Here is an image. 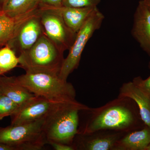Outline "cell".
I'll list each match as a JSON object with an SVG mask.
<instances>
[{
	"instance_id": "obj_1",
	"label": "cell",
	"mask_w": 150,
	"mask_h": 150,
	"mask_svg": "<svg viewBox=\"0 0 150 150\" xmlns=\"http://www.w3.org/2000/svg\"><path fill=\"white\" fill-rule=\"evenodd\" d=\"M77 134H87L100 130L129 132L143 129L145 123L134 100L118 96L98 108L88 107L79 112Z\"/></svg>"
},
{
	"instance_id": "obj_2",
	"label": "cell",
	"mask_w": 150,
	"mask_h": 150,
	"mask_svg": "<svg viewBox=\"0 0 150 150\" xmlns=\"http://www.w3.org/2000/svg\"><path fill=\"white\" fill-rule=\"evenodd\" d=\"M16 77L20 84L36 96L59 102H74L76 92L71 83L62 80L59 73L40 70H28Z\"/></svg>"
},
{
	"instance_id": "obj_3",
	"label": "cell",
	"mask_w": 150,
	"mask_h": 150,
	"mask_svg": "<svg viewBox=\"0 0 150 150\" xmlns=\"http://www.w3.org/2000/svg\"><path fill=\"white\" fill-rule=\"evenodd\" d=\"M88 107L78 101L71 103L46 118L43 132L47 144L53 142L72 145L78 134L80 111Z\"/></svg>"
},
{
	"instance_id": "obj_4",
	"label": "cell",
	"mask_w": 150,
	"mask_h": 150,
	"mask_svg": "<svg viewBox=\"0 0 150 150\" xmlns=\"http://www.w3.org/2000/svg\"><path fill=\"white\" fill-rule=\"evenodd\" d=\"M64 53L44 33L31 48L19 55V64L25 71L44 70L59 74L64 61Z\"/></svg>"
},
{
	"instance_id": "obj_5",
	"label": "cell",
	"mask_w": 150,
	"mask_h": 150,
	"mask_svg": "<svg viewBox=\"0 0 150 150\" xmlns=\"http://www.w3.org/2000/svg\"><path fill=\"white\" fill-rule=\"evenodd\" d=\"M46 118L23 124L0 127V143L13 150L42 149L47 142L43 132Z\"/></svg>"
},
{
	"instance_id": "obj_6",
	"label": "cell",
	"mask_w": 150,
	"mask_h": 150,
	"mask_svg": "<svg viewBox=\"0 0 150 150\" xmlns=\"http://www.w3.org/2000/svg\"><path fill=\"white\" fill-rule=\"evenodd\" d=\"M104 18V15L97 9L77 33L74 41L59 72V77L62 80L67 81L70 74L77 69L87 43L94 32L100 28Z\"/></svg>"
},
{
	"instance_id": "obj_7",
	"label": "cell",
	"mask_w": 150,
	"mask_h": 150,
	"mask_svg": "<svg viewBox=\"0 0 150 150\" xmlns=\"http://www.w3.org/2000/svg\"><path fill=\"white\" fill-rule=\"evenodd\" d=\"M39 16L44 34L60 50H69L76 33L67 26L62 17L54 11L38 6Z\"/></svg>"
},
{
	"instance_id": "obj_8",
	"label": "cell",
	"mask_w": 150,
	"mask_h": 150,
	"mask_svg": "<svg viewBox=\"0 0 150 150\" xmlns=\"http://www.w3.org/2000/svg\"><path fill=\"white\" fill-rule=\"evenodd\" d=\"M59 102L35 96L19 107L16 112L11 116V125L29 123L47 118L60 108L68 103L76 102Z\"/></svg>"
},
{
	"instance_id": "obj_9",
	"label": "cell",
	"mask_w": 150,
	"mask_h": 150,
	"mask_svg": "<svg viewBox=\"0 0 150 150\" xmlns=\"http://www.w3.org/2000/svg\"><path fill=\"white\" fill-rule=\"evenodd\" d=\"M126 133L100 130L87 134H77L72 145L75 150H115L117 143Z\"/></svg>"
},
{
	"instance_id": "obj_10",
	"label": "cell",
	"mask_w": 150,
	"mask_h": 150,
	"mask_svg": "<svg viewBox=\"0 0 150 150\" xmlns=\"http://www.w3.org/2000/svg\"><path fill=\"white\" fill-rule=\"evenodd\" d=\"M44 33L38 8L35 14L21 25L13 38L6 45L19 56L31 48Z\"/></svg>"
},
{
	"instance_id": "obj_11",
	"label": "cell",
	"mask_w": 150,
	"mask_h": 150,
	"mask_svg": "<svg viewBox=\"0 0 150 150\" xmlns=\"http://www.w3.org/2000/svg\"><path fill=\"white\" fill-rule=\"evenodd\" d=\"M131 33L150 57V12L142 0L134 13Z\"/></svg>"
},
{
	"instance_id": "obj_12",
	"label": "cell",
	"mask_w": 150,
	"mask_h": 150,
	"mask_svg": "<svg viewBox=\"0 0 150 150\" xmlns=\"http://www.w3.org/2000/svg\"><path fill=\"white\" fill-rule=\"evenodd\" d=\"M49 9L59 14L70 29L77 33L85 23L86 21L97 9V7L73 8L62 6L59 7L39 5Z\"/></svg>"
},
{
	"instance_id": "obj_13",
	"label": "cell",
	"mask_w": 150,
	"mask_h": 150,
	"mask_svg": "<svg viewBox=\"0 0 150 150\" xmlns=\"http://www.w3.org/2000/svg\"><path fill=\"white\" fill-rule=\"evenodd\" d=\"M118 96L127 97L134 100L139 107L142 120L150 128V98L133 81L125 83L119 89Z\"/></svg>"
},
{
	"instance_id": "obj_14",
	"label": "cell",
	"mask_w": 150,
	"mask_h": 150,
	"mask_svg": "<svg viewBox=\"0 0 150 150\" xmlns=\"http://www.w3.org/2000/svg\"><path fill=\"white\" fill-rule=\"evenodd\" d=\"M0 90L2 94L13 100L19 107L35 96L19 83L16 76H0Z\"/></svg>"
},
{
	"instance_id": "obj_15",
	"label": "cell",
	"mask_w": 150,
	"mask_h": 150,
	"mask_svg": "<svg viewBox=\"0 0 150 150\" xmlns=\"http://www.w3.org/2000/svg\"><path fill=\"white\" fill-rule=\"evenodd\" d=\"M150 143V128L127 132L117 143L115 150H145Z\"/></svg>"
},
{
	"instance_id": "obj_16",
	"label": "cell",
	"mask_w": 150,
	"mask_h": 150,
	"mask_svg": "<svg viewBox=\"0 0 150 150\" xmlns=\"http://www.w3.org/2000/svg\"><path fill=\"white\" fill-rule=\"evenodd\" d=\"M18 17L12 18L0 11V48L6 46L13 38L21 25L38 10Z\"/></svg>"
},
{
	"instance_id": "obj_17",
	"label": "cell",
	"mask_w": 150,
	"mask_h": 150,
	"mask_svg": "<svg viewBox=\"0 0 150 150\" xmlns=\"http://www.w3.org/2000/svg\"><path fill=\"white\" fill-rule=\"evenodd\" d=\"M39 0H7L1 11L12 18L18 17L38 8Z\"/></svg>"
},
{
	"instance_id": "obj_18",
	"label": "cell",
	"mask_w": 150,
	"mask_h": 150,
	"mask_svg": "<svg viewBox=\"0 0 150 150\" xmlns=\"http://www.w3.org/2000/svg\"><path fill=\"white\" fill-rule=\"evenodd\" d=\"M18 56L7 45L0 48V76L17 67Z\"/></svg>"
},
{
	"instance_id": "obj_19",
	"label": "cell",
	"mask_w": 150,
	"mask_h": 150,
	"mask_svg": "<svg viewBox=\"0 0 150 150\" xmlns=\"http://www.w3.org/2000/svg\"><path fill=\"white\" fill-rule=\"evenodd\" d=\"M19 106L7 96H0V120L14 114Z\"/></svg>"
},
{
	"instance_id": "obj_20",
	"label": "cell",
	"mask_w": 150,
	"mask_h": 150,
	"mask_svg": "<svg viewBox=\"0 0 150 150\" xmlns=\"http://www.w3.org/2000/svg\"><path fill=\"white\" fill-rule=\"evenodd\" d=\"M101 0H63V6L69 7H97Z\"/></svg>"
},
{
	"instance_id": "obj_21",
	"label": "cell",
	"mask_w": 150,
	"mask_h": 150,
	"mask_svg": "<svg viewBox=\"0 0 150 150\" xmlns=\"http://www.w3.org/2000/svg\"><path fill=\"white\" fill-rule=\"evenodd\" d=\"M149 67L150 69V62ZM132 81L139 86L150 98V76L146 79H143L141 77L134 78Z\"/></svg>"
},
{
	"instance_id": "obj_22",
	"label": "cell",
	"mask_w": 150,
	"mask_h": 150,
	"mask_svg": "<svg viewBox=\"0 0 150 150\" xmlns=\"http://www.w3.org/2000/svg\"><path fill=\"white\" fill-rule=\"evenodd\" d=\"M63 0H39V5L59 7L63 6Z\"/></svg>"
},
{
	"instance_id": "obj_23",
	"label": "cell",
	"mask_w": 150,
	"mask_h": 150,
	"mask_svg": "<svg viewBox=\"0 0 150 150\" xmlns=\"http://www.w3.org/2000/svg\"><path fill=\"white\" fill-rule=\"evenodd\" d=\"M48 144L51 145L56 150H75L73 145L65 144L57 142H49Z\"/></svg>"
},
{
	"instance_id": "obj_24",
	"label": "cell",
	"mask_w": 150,
	"mask_h": 150,
	"mask_svg": "<svg viewBox=\"0 0 150 150\" xmlns=\"http://www.w3.org/2000/svg\"><path fill=\"white\" fill-rule=\"evenodd\" d=\"M0 150H13L12 148L0 143Z\"/></svg>"
},
{
	"instance_id": "obj_25",
	"label": "cell",
	"mask_w": 150,
	"mask_h": 150,
	"mask_svg": "<svg viewBox=\"0 0 150 150\" xmlns=\"http://www.w3.org/2000/svg\"><path fill=\"white\" fill-rule=\"evenodd\" d=\"M142 1L150 12V0H142Z\"/></svg>"
},
{
	"instance_id": "obj_26",
	"label": "cell",
	"mask_w": 150,
	"mask_h": 150,
	"mask_svg": "<svg viewBox=\"0 0 150 150\" xmlns=\"http://www.w3.org/2000/svg\"><path fill=\"white\" fill-rule=\"evenodd\" d=\"M7 0H0V11L1 10L4 5L5 4Z\"/></svg>"
},
{
	"instance_id": "obj_27",
	"label": "cell",
	"mask_w": 150,
	"mask_h": 150,
	"mask_svg": "<svg viewBox=\"0 0 150 150\" xmlns=\"http://www.w3.org/2000/svg\"><path fill=\"white\" fill-rule=\"evenodd\" d=\"M145 150H150V143L146 148Z\"/></svg>"
},
{
	"instance_id": "obj_28",
	"label": "cell",
	"mask_w": 150,
	"mask_h": 150,
	"mask_svg": "<svg viewBox=\"0 0 150 150\" xmlns=\"http://www.w3.org/2000/svg\"><path fill=\"white\" fill-rule=\"evenodd\" d=\"M1 95H2V93L1 92V90H0V96Z\"/></svg>"
}]
</instances>
